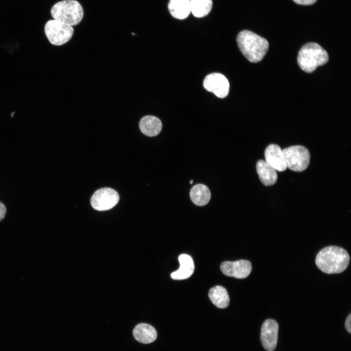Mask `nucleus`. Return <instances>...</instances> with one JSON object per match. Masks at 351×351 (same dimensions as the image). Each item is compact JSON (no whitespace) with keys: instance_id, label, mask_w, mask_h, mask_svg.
Returning <instances> with one entry per match:
<instances>
[{"instance_id":"obj_1","label":"nucleus","mask_w":351,"mask_h":351,"mask_svg":"<svg viewBox=\"0 0 351 351\" xmlns=\"http://www.w3.org/2000/svg\"><path fill=\"white\" fill-rule=\"evenodd\" d=\"M350 255L343 248L330 246L322 249L317 254L315 264L323 273L327 274L340 273L347 268Z\"/></svg>"},{"instance_id":"obj_2","label":"nucleus","mask_w":351,"mask_h":351,"mask_svg":"<svg viewBox=\"0 0 351 351\" xmlns=\"http://www.w3.org/2000/svg\"><path fill=\"white\" fill-rule=\"evenodd\" d=\"M236 41L241 53L251 62L261 61L269 48L266 39L250 30L240 32Z\"/></svg>"},{"instance_id":"obj_3","label":"nucleus","mask_w":351,"mask_h":351,"mask_svg":"<svg viewBox=\"0 0 351 351\" xmlns=\"http://www.w3.org/2000/svg\"><path fill=\"white\" fill-rule=\"evenodd\" d=\"M328 60V53L315 42L304 44L298 54V64L303 71L307 73H312L318 66L324 65Z\"/></svg>"},{"instance_id":"obj_4","label":"nucleus","mask_w":351,"mask_h":351,"mask_svg":"<svg viewBox=\"0 0 351 351\" xmlns=\"http://www.w3.org/2000/svg\"><path fill=\"white\" fill-rule=\"evenodd\" d=\"M54 20L70 26H75L81 21L84 12L81 4L76 0H63L55 3L51 9Z\"/></svg>"},{"instance_id":"obj_5","label":"nucleus","mask_w":351,"mask_h":351,"mask_svg":"<svg viewBox=\"0 0 351 351\" xmlns=\"http://www.w3.org/2000/svg\"><path fill=\"white\" fill-rule=\"evenodd\" d=\"M287 168L295 172L305 170L309 166L310 155L308 150L300 145L291 146L282 151Z\"/></svg>"},{"instance_id":"obj_6","label":"nucleus","mask_w":351,"mask_h":351,"mask_svg":"<svg viewBox=\"0 0 351 351\" xmlns=\"http://www.w3.org/2000/svg\"><path fill=\"white\" fill-rule=\"evenodd\" d=\"M44 32L52 44L60 46L67 42L71 39L74 33V28L72 26L54 19L46 23Z\"/></svg>"},{"instance_id":"obj_7","label":"nucleus","mask_w":351,"mask_h":351,"mask_svg":"<svg viewBox=\"0 0 351 351\" xmlns=\"http://www.w3.org/2000/svg\"><path fill=\"white\" fill-rule=\"evenodd\" d=\"M119 199L117 191L110 188H103L96 191L91 198L92 207L98 211H106L116 206Z\"/></svg>"},{"instance_id":"obj_8","label":"nucleus","mask_w":351,"mask_h":351,"mask_svg":"<svg viewBox=\"0 0 351 351\" xmlns=\"http://www.w3.org/2000/svg\"><path fill=\"white\" fill-rule=\"evenodd\" d=\"M203 86L206 90L213 93L216 97L224 98L229 93L230 84L223 75L214 73L205 77L203 81Z\"/></svg>"},{"instance_id":"obj_9","label":"nucleus","mask_w":351,"mask_h":351,"mask_svg":"<svg viewBox=\"0 0 351 351\" xmlns=\"http://www.w3.org/2000/svg\"><path fill=\"white\" fill-rule=\"evenodd\" d=\"M222 272L226 275L238 279H243L250 274L252 266L251 263L247 260L235 261H226L220 265Z\"/></svg>"},{"instance_id":"obj_10","label":"nucleus","mask_w":351,"mask_h":351,"mask_svg":"<svg viewBox=\"0 0 351 351\" xmlns=\"http://www.w3.org/2000/svg\"><path fill=\"white\" fill-rule=\"evenodd\" d=\"M278 324L273 319H268L263 323L260 339L264 348L268 351H273L276 346L278 339Z\"/></svg>"},{"instance_id":"obj_11","label":"nucleus","mask_w":351,"mask_h":351,"mask_svg":"<svg viewBox=\"0 0 351 351\" xmlns=\"http://www.w3.org/2000/svg\"><path fill=\"white\" fill-rule=\"evenodd\" d=\"M265 161L275 170L283 172L287 167L280 147L276 144H270L265 151Z\"/></svg>"},{"instance_id":"obj_12","label":"nucleus","mask_w":351,"mask_h":351,"mask_svg":"<svg viewBox=\"0 0 351 351\" xmlns=\"http://www.w3.org/2000/svg\"><path fill=\"white\" fill-rule=\"evenodd\" d=\"M179 268L171 274V277L175 280H183L188 278L193 273L195 270L194 261L188 254H181L178 257Z\"/></svg>"},{"instance_id":"obj_13","label":"nucleus","mask_w":351,"mask_h":351,"mask_svg":"<svg viewBox=\"0 0 351 351\" xmlns=\"http://www.w3.org/2000/svg\"><path fill=\"white\" fill-rule=\"evenodd\" d=\"M256 170L261 182L265 186L273 185L276 181V170L264 160H259L256 163Z\"/></svg>"},{"instance_id":"obj_14","label":"nucleus","mask_w":351,"mask_h":351,"mask_svg":"<svg viewBox=\"0 0 351 351\" xmlns=\"http://www.w3.org/2000/svg\"><path fill=\"white\" fill-rule=\"evenodd\" d=\"M133 333L136 341L144 344L152 343L157 337L155 329L151 325L145 323L137 325L134 328Z\"/></svg>"},{"instance_id":"obj_15","label":"nucleus","mask_w":351,"mask_h":351,"mask_svg":"<svg viewBox=\"0 0 351 351\" xmlns=\"http://www.w3.org/2000/svg\"><path fill=\"white\" fill-rule=\"evenodd\" d=\"M139 126L141 132L148 136L157 135L162 129V123L160 120L153 116L143 117L140 120Z\"/></svg>"},{"instance_id":"obj_16","label":"nucleus","mask_w":351,"mask_h":351,"mask_svg":"<svg viewBox=\"0 0 351 351\" xmlns=\"http://www.w3.org/2000/svg\"><path fill=\"white\" fill-rule=\"evenodd\" d=\"M168 9L175 18L184 19L191 12L190 0H170Z\"/></svg>"},{"instance_id":"obj_17","label":"nucleus","mask_w":351,"mask_h":351,"mask_svg":"<svg viewBox=\"0 0 351 351\" xmlns=\"http://www.w3.org/2000/svg\"><path fill=\"white\" fill-rule=\"evenodd\" d=\"M190 195L193 202L200 206L206 205L211 199L209 189L202 184H198L193 186L191 190Z\"/></svg>"},{"instance_id":"obj_18","label":"nucleus","mask_w":351,"mask_h":351,"mask_svg":"<svg viewBox=\"0 0 351 351\" xmlns=\"http://www.w3.org/2000/svg\"><path fill=\"white\" fill-rule=\"evenodd\" d=\"M209 297L217 308L224 309L229 304L230 298L227 290L221 286H215L209 290Z\"/></svg>"},{"instance_id":"obj_19","label":"nucleus","mask_w":351,"mask_h":351,"mask_svg":"<svg viewBox=\"0 0 351 351\" xmlns=\"http://www.w3.org/2000/svg\"><path fill=\"white\" fill-rule=\"evenodd\" d=\"M190 4L191 12L197 18L207 16L212 7V0H190Z\"/></svg>"},{"instance_id":"obj_20","label":"nucleus","mask_w":351,"mask_h":351,"mask_svg":"<svg viewBox=\"0 0 351 351\" xmlns=\"http://www.w3.org/2000/svg\"><path fill=\"white\" fill-rule=\"evenodd\" d=\"M296 3L300 5H309L315 3L317 0H293Z\"/></svg>"},{"instance_id":"obj_21","label":"nucleus","mask_w":351,"mask_h":351,"mask_svg":"<svg viewBox=\"0 0 351 351\" xmlns=\"http://www.w3.org/2000/svg\"><path fill=\"white\" fill-rule=\"evenodd\" d=\"M6 214V208L5 205L0 201V222L3 220Z\"/></svg>"},{"instance_id":"obj_22","label":"nucleus","mask_w":351,"mask_h":351,"mask_svg":"<svg viewBox=\"0 0 351 351\" xmlns=\"http://www.w3.org/2000/svg\"><path fill=\"white\" fill-rule=\"evenodd\" d=\"M345 326L346 330L347 332L349 333H351V314L350 313L348 316L347 317L345 323Z\"/></svg>"},{"instance_id":"obj_23","label":"nucleus","mask_w":351,"mask_h":351,"mask_svg":"<svg viewBox=\"0 0 351 351\" xmlns=\"http://www.w3.org/2000/svg\"><path fill=\"white\" fill-rule=\"evenodd\" d=\"M193 180L192 179V180L190 181V184H192V183H193Z\"/></svg>"}]
</instances>
